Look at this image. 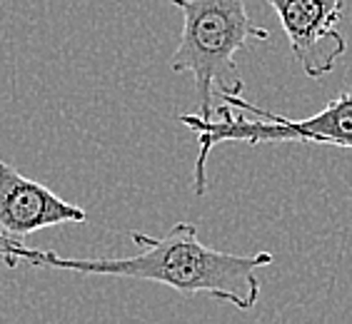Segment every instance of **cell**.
Returning <instances> with one entry per match:
<instances>
[{
    "instance_id": "6da1fadb",
    "label": "cell",
    "mask_w": 352,
    "mask_h": 324,
    "mask_svg": "<svg viewBox=\"0 0 352 324\" xmlns=\"http://www.w3.org/2000/svg\"><path fill=\"white\" fill-rule=\"evenodd\" d=\"M140 247L130 257H63L50 250L28 247L25 242H0V257L8 267L30 264L43 270H68L100 277L148 279L185 294H208L237 310H252L260 297L258 270L272 264L270 252L232 255L200 242L192 222H177L165 237L133 232Z\"/></svg>"
},
{
    "instance_id": "7a4b0ae2",
    "label": "cell",
    "mask_w": 352,
    "mask_h": 324,
    "mask_svg": "<svg viewBox=\"0 0 352 324\" xmlns=\"http://www.w3.org/2000/svg\"><path fill=\"white\" fill-rule=\"evenodd\" d=\"M183 13V33L170 60L175 73L192 75L200 120L215 117V97L243 93L235 55L270 33L252 23L245 0H170Z\"/></svg>"
},
{
    "instance_id": "3957f363",
    "label": "cell",
    "mask_w": 352,
    "mask_h": 324,
    "mask_svg": "<svg viewBox=\"0 0 352 324\" xmlns=\"http://www.w3.org/2000/svg\"><path fill=\"white\" fill-rule=\"evenodd\" d=\"M225 105L217 108L212 120H200L195 115H183L180 122L188 125L200 140V155L195 160V192L205 195L208 189V155L220 142H318L352 150V93H342L318 115L292 120L258 108L243 95L223 97Z\"/></svg>"
},
{
    "instance_id": "277c9868",
    "label": "cell",
    "mask_w": 352,
    "mask_h": 324,
    "mask_svg": "<svg viewBox=\"0 0 352 324\" xmlns=\"http://www.w3.org/2000/svg\"><path fill=\"white\" fill-rule=\"evenodd\" d=\"M283 23L292 58L307 78H325L345 55V0H267Z\"/></svg>"
},
{
    "instance_id": "5b68a950",
    "label": "cell",
    "mask_w": 352,
    "mask_h": 324,
    "mask_svg": "<svg viewBox=\"0 0 352 324\" xmlns=\"http://www.w3.org/2000/svg\"><path fill=\"white\" fill-rule=\"evenodd\" d=\"M75 222H85V209L0 157V242H25L38 230Z\"/></svg>"
}]
</instances>
